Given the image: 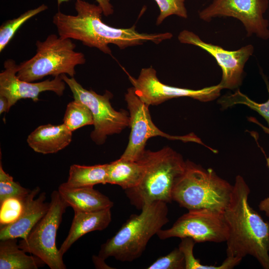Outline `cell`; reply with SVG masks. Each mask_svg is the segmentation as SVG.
I'll return each mask as SVG.
<instances>
[{"instance_id": "obj_15", "label": "cell", "mask_w": 269, "mask_h": 269, "mask_svg": "<svg viewBox=\"0 0 269 269\" xmlns=\"http://www.w3.org/2000/svg\"><path fill=\"white\" fill-rule=\"evenodd\" d=\"M40 189L36 187L31 190L24 198L22 212L12 223L0 228V240L8 239H25L37 222L45 215L49 208V203L45 202L46 193L36 195Z\"/></svg>"}, {"instance_id": "obj_2", "label": "cell", "mask_w": 269, "mask_h": 269, "mask_svg": "<svg viewBox=\"0 0 269 269\" xmlns=\"http://www.w3.org/2000/svg\"><path fill=\"white\" fill-rule=\"evenodd\" d=\"M229 203L224 211L228 228L227 257L243 259L250 255L269 269V222L250 205V189L244 178L236 176Z\"/></svg>"}, {"instance_id": "obj_32", "label": "cell", "mask_w": 269, "mask_h": 269, "mask_svg": "<svg viewBox=\"0 0 269 269\" xmlns=\"http://www.w3.org/2000/svg\"><path fill=\"white\" fill-rule=\"evenodd\" d=\"M93 261L95 267L97 269H112L105 262V260L99 257L98 256H93Z\"/></svg>"}, {"instance_id": "obj_19", "label": "cell", "mask_w": 269, "mask_h": 269, "mask_svg": "<svg viewBox=\"0 0 269 269\" xmlns=\"http://www.w3.org/2000/svg\"><path fill=\"white\" fill-rule=\"evenodd\" d=\"M144 167L139 161L120 158L108 163L107 183L117 185L124 190L136 186L140 182Z\"/></svg>"}, {"instance_id": "obj_31", "label": "cell", "mask_w": 269, "mask_h": 269, "mask_svg": "<svg viewBox=\"0 0 269 269\" xmlns=\"http://www.w3.org/2000/svg\"><path fill=\"white\" fill-rule=\"evenodd\" d=\"M70 0H57V3L59 6L63 2H67ZM102 8L103 14L105 16H109L112 14L114 12V9L111 0H96Z\"/></svg>"}, {"instance_id": "obj_28", "label": "cell", "mask_w": 269, "mask_h": 269, "mask_svg": "<svg viewBox=\"0 0 269 269\" xmlns=\"http://www.w3.org/2000/svg\"><path fill=\"white\" fill-rule=\"evenodd\" d=\"M159 7L160 13L158 16L156 24H160L169 16L176 15L182 18H187L188 14L185 5L186 0H154Z\"/></svg>"}, {"instance_id": "obj_3", "label": "cell", "mask_w": 269, "mask_h": 269, "mask_svg": "<svg viewBox=\"0 0 269 269\" xmlns=\"http://www.w3.org/2000/svg\"><path fill=\"white\" fill-rule=\"evenodd\" d=\"M138 161V160H137ZM144 167L139 184L125 190L131 204L138 209L156 201H172V192L184 172L186 160L171 148L152 151L145 150L138 160Z\"/></svg>"}, {"instance_id": "obj_21", "label": "cell", "mask_w": 269, "mask_h": 269, "mask_svg": "<svg viewBox=\"0 0 269 269\" xmlns=\"http://www.w3.org/2000/svg\"><path fill=\"white\" fill-rule=\"evenodd\" d=\"M108 163L92 166L73 164L70 167L67 181L63 184L68 187H93L107 184Z\"/></svg>"}, {"instance_id": "obj_16", "label": "cell", "mask_w": 269, "mask_h": 269, "mask_svg": "<svg viewBox=\"0 0 269 269\" xmlns=\"http://www.w3.org/2000/svg\"><path fill=\"white\" fill-rule=\"evenodd\" d=\"M72 133L63 123L59 125H41L28 136L27 142L36 152L44 154L54 153L70 143Z\"/></svg>"}, {"instance_id": "obj_10", "label": "cell", "mask_w": 269, "mask_h": 269, "mask_svg": "<svg viewBox=\"0 0 269 269\" xmlns=\"http://www.w3.org/2000/svg\"><path fill=\"white\" fill-rule=\"evenodd\" d=\"M156 235L161 240L172 237L190 238L196 243H220L226 241L228 228L224 212L204 208L188 211L181 216L171 228L160 229Z\"/></svg>"}, {"instance_id": "obj_4", "label": "cell", "mask_w": 269, "mask_h": 269, "mask_svg": "<svg viewBox=\"0 0 269 269\" xmlns=\"http://www.w3.org/2000/svg\"><path fill=\"white\" fill-rule=\"evenodd\" d=\"M167 204L156 201L144 206L139 214H133L117 233L103 244L98 256L114 257L121 262L139 258L151 238L169 222Z\"/></svg>"}, {"instance_id": "obj_11", "label": "cell", "mask_w": 269, "mask_h": 269, "mask_svg": "<svg viewBox=\"0 0 269 269\" xmlns=\"http://www.w3.org/2000/svg\"><path fill=\"white\" fill-rule=\"evenodd\" d=\"M269 6L268 0H213L199 12L202 20L209 22L212 18L232 17L244 25L247 35L269 39V22L264 15Z\"/></svg>"}, {"instance_id": "obj_23", "label": "cell", "mask_w": 269, "mask_h": 269, "mask_svg": "<svg viewBox=\"0 0 269 269\" xmlns=\"http://www.w3.org/2000/svg\"><path fill=\"white\" fill-rule=\"evenodd\" d=\"M263 77L269 93V99L266 102L257 103L242 93L239 90H237L234 93L223 96L218 100V103L221 105L223 109L237 104L245 105L262 116L267 121L269 128V82L265 75H263Z\"/></svg>"}, {"instance_id": "obj_8", "label": "cell", "mask_w": 269, "mask_h": 269, "mask_svg": "<svg viewBox=\"0 0 269 269\" xmlns=\"http://www.w3.org/2000/svg\"><path fill=\"white\" fill-rule=\"evenodd\" d=\"M60 77L70 89L74 100L81 101L91 111L94 130L90 136L96 144L104 143L108 135L119 134L129 127L128 112L117 111L112 107L110 100L113 95L110 91L106 90L103 95H100L83 88L74 77H68L65 74Z\"/></svg>"}, {"instance_id": "obj_14", "label": "cell", "mask_w": 269, "mask_h": 269, "mask_svg": "<svg viewBox=\"0 0 269 269\" xmlns=\"http://www.w3.org/2000/svg\"><path fill=\"white\" fill-rule=\"evenodd\" d=\"M4 68L0 73V96L7 99L9 110L20 99H31L36 102L42 92L52 91L61 96L65 89L66 83L60 76L36 83L20 79L16 75L17 65L12 59L4 62Z\"/></svg>"}, {"instance_id": "obj_13", "label": "cell", "mask_w": 269, "mask_h": 269, "mask_svg": "<svg viewBox=\"0 0 269 269\" xmlns=\"http://www.w3.org/2000/svg\"><path fill=\"white\" fill-rule=\"evenodd\" d=\"M178 39L182 43L202 48L214 58L222 71L219 84L223 89L233 90L241 85L245 64L254 51L252 45H246L237 50H227L218 45L204 42L197 34L187 30L181 31Z\"/></svg>"}, {"instance_id": "obj_17", "label": "cell", "mask_w": 269, "mask_h": 269, "mask_svg": "<svg viewBox=\"0 0 269 269\" xmlns=\"http://www.w3.org/2000/svg\"><path fill=\"white\" fill-rule=\"evenodd\" d=\"M74 211L68 234L59 249L62 256L80 238L89 232L105 229L112 220L111 209L94 212Z\"/></svg>"}, {"instance_id": "obj_1", "label": "cell", "mask_w": 269, "mask_h": 269, "mask_svg": "<svg viewBox=\"0 0 269 269\" xmlns=\"http://www.w3.org/2000/svg\"><path fill=\"white\" fill-rule=\"evenodd\" d=\"M75 8L76 15L65 14L59 10L54 15L52 22L58 35L62 38L79 40L84 45L95 47L105 54L112 55L109 44L124 49L146 42L159 44L173 36L170 32L139 33L135 25L128 28L112 27L102 21L103 11L99 5L83 0H76Z\"/></svg>"}, {"instance_id": "obj_33", "label": "cell", "mask_w": 269, "mask_h": 269, "mask_svg": "<svg viewBox=\"0 0 269 269\" xmlns=\"http://www.w3.org/2000/svg\"><path fill=\"white\" fill-rule=\"evenodd\" d=\"M9 111L8 102L7 99L2 96H0V114L8 112Z\"/></svg>"}, {"instance_id": "obj_5", "label": "cell", "mask_w": 269, "mask_h": 269, "mask_svg": "<svg viewBox=\"0 0 269 269\" xmlns=\"http://www.w3.org/2000/svg\"><path fill=\"white\" fill-rule=\"evenodd\" d=\"M233 187L212 168L186 160L184 172L174 187L172 201L188 211L209 208L224 212Z\"/></svg>"}, {"instance_id": "obj_7", "label": "cell", "mask_w": 269, "mask_h": 269, "mask_svg": "<svg viewBox=\"0 0 269 269\" xmlns=\"http://www.w3.org/2000/svg\"><path fill=\"white\" fill-rule=\"evenodd\" d=\"M69 206L58 190L51 194L49 208L27 237L18 243L20 249L41 259L51 269H66L63 256L56 245V237L62 217Z\"/></svg>"}, {"instance_id": "obj_18", "label": "cell", "mask_w": 269, "mask_h": 269, "mask_svg": "<svg viewBox=\"0 0 269 269\" xmlns=\"http://www.w3.org/2000/svg\"><path fill=\"white\" fill-rule=\"evenodd\" d=\"M58 191L74 211L94 212L111 209L114 203L93 187L71 188L61 184Z\"/></svg>"}, {"instance_id": "obj_24", "label": "cell", "mask_w": 269, "mask_h": 269, "mask_svg": "<svg viewBox=\"0 0 269 269\" xmlns=\"http://www.w3.org/2000/svg\"><path fill=\"white\" fill-rule=\"evenodd\" d=\"M63 124L72 132L85 126L93 125V118L89 108L77 100L67 105Z\"/></svg>"}, {"instance_id": "obj_30", "label": "cell", "mask_w": 269, "mask_h": 269, "mask_svg": "<svg viewBox=\"0 0 269 269\" xmlns=\"http://www.w3.org/2000/svg\"><path fill=\"white\" fill-rule=\"evenodd\" d=\"M248 120L259 125L264 131L269 134V128L266 127L260 123L255 118L249 117ZM267 165L269 168V157L267 158ZM260 211L265 212L266 216L269 218V196L261 200L259 204Z\"/></svg>"}, {"instance_id": "obj_29", "label": "cell", "mask_w": 269, "mask_h": 269, "mask_svg": "<svg viewBox=\"0 0 269 269\" xmlns=\"http://www.w3.org/2000/svg\"><path fill=\"white\" fill-rule=\"evenodd\" d=\"M183 253L178 248L167 255L161 256L149 266L147 269H185Z\"/></svg>"}, {"instance_id": "obj_6", "label": "cell", "mask_w": 269, "mask_h": 269, "mask_svg": "<svg viewBox=\"0 0 269 269\" xmlns=\"http://www.w3.org/2000/svg\"><path fill=\"white\" fill-rule=\"evenodd\" d=\"M36 46L34 56L17 65L16 75L22 80L33 82L63 74L74 77L75 67L86 62L84 54L75 51L76 45L70 38L51 34L44 41L37 40Z\"/></svg>"}, {"instance_id": "obj_9", "label": "cell", "mask_w": 269, "mask_h": 269, "mask_svg": "<svg viewBox=\"0 0 269 269\" xmlns=\"http://www.w3.org/2000/svg\"><path fill=\"white\" fill-rule=\"evenodd\" d=\"M125 100L129 111L131 133L127 146L121 158L137 161L145 151L147 140L153 136H159L170 140H179L183 142H193L206 146L194 134L184 135H172L159 130L153 123L149 106L142 102L136 95L133 87L129 88L125 94Z\"/></svg>"}, {"instance_id": "obj_25", "label": "cell", "mask_w": 269, "mask_h": 269, "mask_svg": "<svg viewBox=\"0 0 269 269\" xmlns=\"http://www.w3.org/2000/svg\"><path fill=\"white\" fill-rule=\"evenodd\" d=\"M48 9V6L42 4L35 8L24 12L18 17L8 20L0 27V52L6 46L18 29L26 21Z\"/></svg>"}, {"instance_id": "obj_20", "label": "cell", "mask_w": 269, "mask_h": 269, "mask_svg": "<svg viewBox=\"0 0 269 269\" xmlns=\"http://www.w3.org/2000/svg\"><path fill=\"white\" fill-rule=\"evenodd\" d=\"M0 269H37L45 264L20 249L16 238L0 240Z\"/></svg>"}, {"instance_id": "obj_26", "label": "cell", "mask_w": 269, "mask_h": 269, "mask_svg": "<svg viewBox=\"0 0 269 269\" xmlns=\"http://www.w3.org/2000/svg\"><path fill=\"white\" fill-rule=\"evenodd\" d=\"M31 190L25 188L18 182L13 180V177L5 172L0 163V203L11 197L23 198Z\"/></svg>"}, {"instance_id": "obj_22", "label": "cell", "mask_w": 269, "mask_h": 269, "mask_svg": "<svg viewBox=\"0 0 269 269\" xmlns=\"http://www.w3.org/2000/svg\"><path fill=\"white\" fill-rule=\"evenodd\" d=\"M178 248L184 257L185 269H231L237 266L242 260L237 257H227L219 266H209L202 264L193 254V249L196 243L190 238L181 239Z\"/></svg>"}, {"instance_id": "obj_12", "label": "cell", "mask_w": 269, "mask_h": 269, "mask_svg": "<svg viewBox=\"0 0 269 269\" xmlns=\"http://www.w3.org/2000/svg\"><path fill=\"white\" fill-rule=\"evenodd\" d=\"M136 95L145 104L157 105L173 98L190 97L201 102L212 101L218 98L223 89L220 84L199 90L169 86L160 82L156 71L152 67L142 68L137 78L125 70Z\"/></svg>"}, {"instance_id": "obj_27", "label": "cell", "mask_w": 269, "mask_h": 269, "mask_svg": "<svg viewBox=\"0 0 269 269\" xmlns=\"http://www.w3.org/2000/svg\"><path fill=\"white\" fill-rule=\"evenodd\" d=\"M24 197L9 198L0 203V228L12 223L19 218L23 209Z\"/></svg>"}]
</instances>
